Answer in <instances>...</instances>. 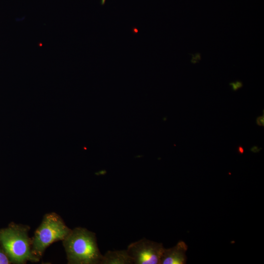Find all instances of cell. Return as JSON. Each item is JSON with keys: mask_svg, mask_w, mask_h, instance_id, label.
<instances>
[{"mask_svg": "<svg viewBox=\"0 0 264 264\" xmlns=\"http://www.w3.org/2000/svg\"><path fill=\"white\" fill-rule=\"evenodd\" d=\"M63 241L69 264H101L103 255L94 233L76 228Z\"/></svg>", "mask_w": 264, "mask_h": 264, "instance_id": "6da1fadb", "label": "cell"}, {"mask_svg": "<svg viewBox=\"0 0 264 264\" xmlns=\"http://www.w3.org/2000/svg\"><path fill=\"white\" fill-rule=\"evenodd\" d=\"M71 231L57 215H46L35 233L32 242L33 254L41 256L50 244L64 240Z\"/></svg>", "mask_w": 264, "mask_h": 264, "instance_id": "7a4b0ae2", "label": "cell"}, {"mask_svg": "<svg viewBox=\"0 0 264 264\" xmlns=\"http://www.w3.org/2000/svg\"><path fill=\"white\" fill-rule=\"evenodd\" d=\"M0 242L10 259L17 263L37 261L31 249L27 234L22 229L8 228L1 231Z\"/></svg>", "mask_w": 264, "mask_h": 264, "instance_id": "3957f363", "label": "cell"}, {"mask_svg": "<svg viewBox=\"0 0 264 264\" xmlns=\"http://www.w3.org/2000/svg\"><path fill=\"white\" fill-rule=\"evenodd\" d=\"M164 249L162 243L144 238L130 243L126 250L134 264H160Z\"/></svg>", "mask_w": 264, "mask_h": 264, "instance_id": "277c9868", "label": "cell"}, {"mask_svg": "<svg viewBox=\"0 0 264 264\" xmlns=\"http://www.w3.org/2000/svg\"><path fill=\"white\" fill-rule=\"evenodd\" d=\"M188 246L182 241L174 246L165 248L162 252L160 264H184L187 262L186 252Z\"/></svg>", "mask_w": 264, "mask_h": 264, "instance_id": "5b68a950", "label": "cell"}, {"mask_svg": "<svg viewBox=\"0 0 264 264\" xmlns=\"http://www.w3.org/2000/svg\"><path fill=\"white\" fill-rule=\"evenodd\" d=\"M133 261L127 250H108L103 255L101 264H132Z\"/></svg>", "mask_w": 264, "mask_h": 264, "instance_id": "8992f818", "label": "cell"}, {"mask_svg": "<svg viewBox=\"0 0 264 264\" xmlns=\"http://www.w3.org/2000/svg\"><path fill=\"white\" fill-rule=\"evenodd\" d=\"M9 261L6 255L0 251V264H8Z\"/></svg>", "mask_w": 264, "mask_h": 264, "instance_id": "52a82bcc", "label": "cell"}, {"mask_svg": "<svg viewBox=\"0 0 264 264\" xmlns=\"http://www.w3.org/2000/svg\"><path fill=\"white\" fill-rule=\"evenodd\" d=\"M256 124L259 126H264V115L260 116L256 118Z\"/></svg>", "mask_w": 264, "mask_h": 264, "instance_id": "ba28073f", "label": "cell"}, {"mask_svg": "<svg viewBox=\"0 0 264 264\" xmlns=\"http://www.w3.org/2000/svg\"><path fill=\"white\" fill-rule=\"evenodd\" d=\"M261 148L259 149L257 146H254L251 148V151L253 152H258Z\"/></svg>", "mask_w": 264, "mask_h": 264, "instance_id": "9c48e42d", "label": "cell"}, {"mask_svg": "<svg viewBox=\"0 0 264 264\" xmlns=\"http://www.w3.org/2000/svg\"><path fill=\"white\" fill-rule=\"evenodd\" d=\"M132 32L133 34H135L138 32V30L136 27H133L132 28Z\"/></svg>", "mask_w": 264, "mask_h": 264, "instance_id": "30bf717a", "label": "cell"}, {"mask_svg": "<svg viewBox=\"0 0 264 264\" xmlns=\"http://www.w3.org/2000/svg\"><path fill=\"white\" fill-rule=\"evenodd\" d=\"M238 150L240 154H242L244 152L243 148L241 146L238 147Z\"/></svg>", "mask_w": 264, "mask_h": 264, "instance_id": "8fae6325", "label": "cell"}, {"mask_svg": "<svg viewBox=\"0 0 264 264\" xmlns=\"http://www.w3.org/2000/svg\"><path fill=\"white\" fill-rule=\"evenodd\" d=\"M236 85H237V86L238 87V88H241L242 86V84L241 82H237L236 83Z\"/></svg>", "mask_w": 264, "mask_h": 264, "instance_id": "7c38bea8", "label": "cell"}, {"mask_svg": "<svg viewBox=\"0 0 264 264\" xmlns=\"http://www.w3.org/2000/svg\"><path fill=\"white\" fill-rule=\"evenodd\" d=\"M106 0H101V4L102 5H104L105 3Z\"/></svg>", "mask_w": 264, "mask_h": 264, "instance_id": "4fadbf2b", "label": "cell"}]
</instances>
